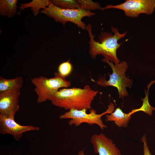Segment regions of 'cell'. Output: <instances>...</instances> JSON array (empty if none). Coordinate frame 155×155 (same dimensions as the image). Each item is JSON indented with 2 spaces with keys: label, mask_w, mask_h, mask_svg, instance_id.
Instances as JSON below:
<instances>
[{
  "label": "cell",
  "mask_w": 155,
  "mask_h": 155,
  "mask_svg": "<svg viewBox=\"0 0 155 155\" xmlns=\"http://www.w3.org/2000/svg\"><path fill=\"white\" fill-rule=\"evenodd\" d=\"M94 152L98 155H121L120 150L104 134H94L90 139Z\"/></svg>",
  "instance_id": "30bf717a"
},
{
  "label": "cell",
  "mask_w": 155,
  "mask_h": 155,
  "mask_svg": "<svg viewBox=\"0 0 155 155\" xmlns=\"http://www.w3.org/2000/svg\"><path fill=\"white\" fill-rule=\"evenodd\" d=\"M102 61L109 65L112 70V73L110 75L109 80H106L105 78L101 77L96 82L97 84L103 87L111 86L116 88L119 98L127 96L128 94L126 88H131L132 80L125 76V72L128 68L127 62L123 61L114 64L112 62L104 58Z\"/></svg>",
  "instance_id": "5b68a950"
},
{
  "label": "cell",
  "mask_w": 155,
  "mask_h": 155,
  "mask_svg": "<svg viewBox=\"0 0 155 155\" xmlns=\"http://www.w3.org/2000/svg\"><path fill=\"white\" fill-rule=\"evenodd\" d=\"M98 92L88 85L83 88H62L58 90L51 101L54 105L66 110L90 109Z\"/></svg>",
  "instance_id": "6da1fadb"
},
{
  "label": "cell",
  "mask_w": 155,
  "mask_h": 155,
  "mask_svg": "<svg viewBox=\"0 0 155 155\" xmlns=\"http://www.w3.org/2000/svg\"><path fill=\"white\" fill-rule=\"evenodd\" d=\"M135 112V109H134L128 113H125L118 107L109 115H106L105 121H114L116 125L119 127H127L131 118V115Z\"/></svg>",
  "instance_id": "8fae6325"
},
{
  "label": "cell",
  "mask_w": 155,
  "mask_h": 155,
  "mask_svg": "<svg viewBox=\"0 0 155 155\" xmlns=\"http://www.w3.org/2000/svg\"><path fill=\"white\" fill-rule=\"evenodd\" d=\"M17 0H0V15L9 18L17 13Z\"/></svg>",
  "instance_id": "4fadbf2b"
},
{
  "label": "cell",
  "mask_w": 155,
  "mask_h": 155,
  "mask_svg": "<svg viewBox=\"0 0 155 155\" xmlns=\"http://www.w3.org/2000/svg\"><path fill=\"white\" fill-rule=\"evenodd\" d=\"M92 26L88 24L86 26L90 37L89 53L92 58H96L97 55H101L104 59L112 61L115 64L120 63V60L117 55V51L121 43H118V41L124 38L127 32L123 33H120L118 29L113 26L111 30L114 33L104 32L100 34V42H97L94 39V35L92 33Z\"/></svg>",
  "instance_id": "7a4b0ae2"
},
{
  "label": "cell",
  "mask_w": 155,
  "mask_h": 155,
  "mask_svg": "<svg viewBox=\"0 0 155 155\" xmlns=\"http://www.w3.org/2000/svg\"><path fill=\"white\" fill-rule=\"evenodd\" d=\"M23 83L22 77L18 76L7 79L0 77V94L11 90L21 89Z\"/></svg>",
  "instance_id": "7c38bea8"
},
{
  "label": "cell",
  "mask_w": 155,
  "mask_h": 155,
  "mask_svg": "<svg viewBox=\"0 0 155 155\" xmlns=\"http://www.w3.org/2000/svg\"><path fill=\"white\" fill-rule=\"evenodd\" d=\"M50 1L53 5L61 8L69 9L79 8L76 0H52Z\"/></svg>",
  "instance_id": "9a60e30c"
},
{
  "label": "cell",
  "mask_w": 155,
  "mask_h": 155,
  "mask_svg": "<svg viewBox=\"0 0 155 155\" xmlns=\"http://www.w3.org/2000/svg\"><path fill=\"white\" fill-rule=\"evenodd\" d=\"M40 13L53 19L57 22L61 23L64 26L67 22H71L79 27L86 29L85 24L82 21L84 17H90L95 13L79 8L75 9H63L58 7L51 3L47 7L42 9Z\"/></svg>",
  "instance_id": "277c9868"
},
{
  "label": "cell",
  "mask_w": 155,
  "mask_h": 155,
  "mask_svg": "<svg viewBox=\"0 0 155 155\" xmlns=\"http://www.w3.org/2000/svg\"><path fill=\"white\" fill-rule=\"evenodd\" d=\"M141 141L143 143L144 155H152L149 150L146 135L142 137Z\"/></svg>",
  "instance_id": "d6986e66"
},
{
  "label": "cell",
  "mask_w": 155,
  "mask_h": 155,
  "mask_svg": "<svg viewBox=\"0 0 155 155\" xmlns=\"http://www.w3.org/2000/svg\"><path fill=\"white\" fill-rule=\"evenodd\" d=\"M115 108L114 104L111 102L106 110L100 114H97L96 110L93 108L90 109L89 113H87L88 109L86 108L81 110L71 109L60 115L59 118L61 119H70L68 122L70 126L74 125L78 126L85 123L91 125L96 124L103 130L107 127L103 123L101 119L102 117L111 113L115 111Z\"/></svg>",
  "instance_id": "8992f818"
},
{
  "label": "cell",
  "mask_w": 155,
  "mask_h": 155,
  "mask_svg": "<svg viewBox=\"0 0 155 155\" xmlns=\"http://www.w3.org/2000/svg\"><path fill=\"white\" fill-rule=\"evenodd\" d=\"M155 81H152L148 84V89L147 91H146V97L145 98L142 99L143 101V104L141 107L138 109H137V111H142L146 113L152 115V111H155V108L151 106L150 104L148 99V90L151 85Z\"/></svg>",
  "instance_id": "e0dca14e"
},
{
  "label": "cell",
  "mask_w": 155,
  "mask_h": 155,
  "mask_svg": "<svg viewBox=\"0 0 155 155\" xmlns=\"http://www.w3.org/2000/svg\"><path fill=\"white\" fill-rule=\"evenodd\" d=\"M50 3L51 1L49 0H33L28 3L20 4L19 8L20 11L26 8L30 7L33 14L36 16L40 12L41 9L47 7Z\"/></svg>",
  "instance_id": "5bb4252c"
},
{
  "label": "cell",
  "mask_w": 155,
  "mask_h": 155,
  "mask_svg": "<svg viewBox=\"0 0 155 155\" xmlns=\"http://www.w3.org/2000/svg\"><path fill=\"white\" fill-rule=\"evenodd\" d=\"M108 9L121 10L126 16L135 18L141 14H152L155 9V0H126L117 5H108L101 9Z\"/></svg>",
  "instance_id": "52a82bcc"
},
{
  "label": "cell",
  "mask_w": 155,
  "mask_h": 155,
  "mask_svg": "<svg viewBox=\"0 0 155 155\" xmlns=\"http://www.w3.org/2000/svg\"><path fill=\"white\" fill-rule=\"evenodd\" d=\"M31 82L35 86L34 91L39 103L47 100L51 101L59 89L68 88L71 85L70 81L57 72L54 73L53 77L48 78L41 76L31 78Z\"/></svg>",
  "instance_id": "3957f363"
},
{
  "label": "cell",
  "mask_w": 155,
  "mask_h": 155,
  "mask_svg": "<svg viewBox=\"0 0 155 155\" xmlns=\"http://www.w3.org/2000/svg\"><path fill=\"white\" fill-rule=\"evenodd\" d=\"M77 1L79 8L84 10L90 11L102 9L100 4L98 2H94L90 0H77Z\"/></svg>",
  "instance_id": "2e32d148"
},
{
  "label": "cell",
  "mask_w": 155,
  "mask_h": 155,
  "mask_svg": "<svg viewBox=\"0 0 155 155\" xmlns=\"http://www.w3.org/2000/svg\"><path fill=\"white\" fill-rule=\"evenodd\" d=\"M21 89L0 94V114L14 118L19 109V98Z\"/></svg>",
  "instance_id": "9c48e42d"
},
{
  "label": "cell",
  "mask_w": 155,
  "mask_h": 155,
  "mask_svg": "<svg viewBox=\"0 0 155 155\" xmlns=\"http://www.w3.org/2000/svg\"><path fill=\"white\" fill-rule=\"evenodd\" d=\"M38 127L33 125H22L17 123L14 118L0 114V133L3 134H9L18 141L23 134L28 131L40 130Z\"/></svg>",
  "instance_id": "ba28073f"
},
{
  "label": "cell",
  "mask_w": 155,
  "mask_h": 155,
  "mask_svg": "<svg viewBox=\"0 0 155 155\" xmlns=\"http://www.w3.org/2000/svg\"><path fill=\"white\" fill-rule=\"evenodd\" d=\"M75 155H85V154L84 151L81 150L79 151L78 154Z\"/></svg>",
  "instance_id": "ffe728a7"
},
{
  "label": "cell",
  "mask_w": 155,
  "mask_h": 155,
  "mask_svg": "<svg viewBox=\"0 0 155 155\" xmlns=\"http://www.w3.org/2000/svg\"><path fill=\"white\" fill-rule=\"evenodd\" d=\"M72 65L69 60L61 63L58 67V73L62 76L65 78L71 72Z\"/></svg>",
  "instance_id": "ac0fdd59"
}]
</instances>
